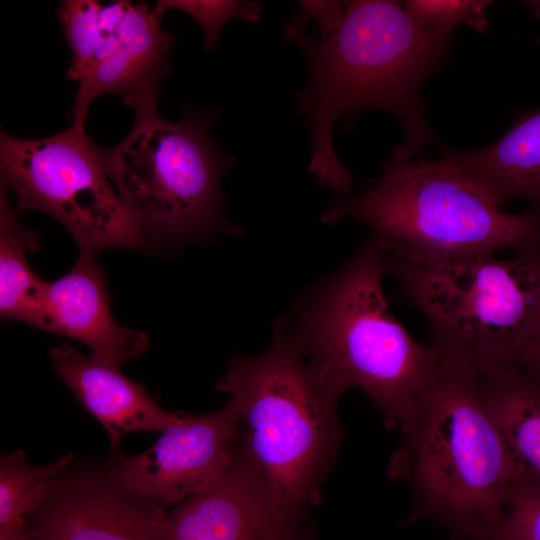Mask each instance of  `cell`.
<instances>
[{
	"label": "cell",
	"instance_id": "obj_1",
	"mask_svg": "<svg viewBox=\"0 0 540 540\" xmlns=\"http://www.w3.org/2000/svg\"><path fill=\"white\" fill-rule=\"evenodd\" d=\"M308 21L300 12L284 29L308 65L309 81L296 101L311 137L308 171L322 187L347 196L353 179L335 152L336 121L364 110L389 113L405 131L401 145L421 157L434 141L422 87L444 63L453 38L421 28L403 4L390 0L346 2L341 24L328 35L309 34Z\"/></svg>",
	"mask_w": 540,
	"mask_h": 540
},
{
	"label": "cell",
	"instance_id": "obj_2",
	"mask_svg": "<svg viewBox=\"0 0 540 540\" xmlns=\"http://www.w3.org/2000/svg\"><path fill=\"white\" fill-rule=\"evenodd\" d=\"M398 427L399 444L386 471L410 487L409 522L434 521L450 540H496L515 476L478 373L442 360Z\"/></svg>",
	"mask_w": 540,
	"mask_h": 540
},
{
	"label": "cell",
	"instance_id": "obj_3",
	"mask_svg": "<svg viewBox=\"0 0 540 540\" xmlns=\"http://www.w3.org/2000/svg\"><path fill=\"white\" fill-rule=\"evenodd\" d=\"M482 180L439 156L411 155L402 145L380 177L358 196L340 198L320 216L365 224L388 260L433 263L540 245V212L508 214Z\"/></svg>",
	"mask_w": 540,
	"mask_h": 540
},
{
	"label": "cell",
	"instance_id": "obj_4",
	"mask_svg": "<svg viewBox=\"0 0 540 540\" xmlns=\"http://www.w3.org/2000/svg\"><path fill=\"white\" fill-rule=\"evenodd\" d=\"M383 247L369 235L287 325L321 381L340 397L357 387L394 429L435 380L441 357L412 338L383 292Z\"/></svg>",
	"mask_w": 540,
	"mask_h": 540
},
{
	"label": "cell",
	"instance_id": "obj_5",
	"mask_svg": "<svg viewBox=\"0 0 540 540\" xmlns=\"http://www.w3.org/2000/svg\"><path fill=\"white\" fill-rule=\"evenodd\" d=\"M216 389L229 394L248 452L274 500L308 513L343 440L339 397L321 381L284 318L270 347L234 356Z\"/></svg>",
	"mask_w": 540,
	"mask_h": 540
},
{
	"label": "cell",
	"instance_id": "obj_6",
	"mask_svg": "<svg viewBox=\"0 0 540 540\" xmlns=\"http://www.w3.org/2000/svg\"><path fill=\"white\" fill-rule=\"evenodd\" d=\"M400 298L424 317L441 359L478 374L517 368L540 334V246L511 258L388 260Z\"/></svg>",
	"mask_w": 540,
	"mask_h": 540
},
{
	"label": "cell",
	"instance_id": "obj_7",
	"mask_svg": "<svg viewBox=\"0 0 540 540\" xmlns=\"http://www.w3.org/2000/svg\"><path fill=\"white\" fill-rule=\"evenodd\" d=\"M218 111L188 107L177 122L158 113L135 117L122 142L100 147L119 198L147 238L182 240L223 228L240 232L224 218L220 183L236 157L210 135Z\"/></svg>",
	"mask_w": 540,
	"mask_h": 540
},
{
	"label": "cell",
	"instance_id": "obj_8",
	"mask_svg": "<svg viewBox=\"0 0 540 540\" xmlns=\"http://www.w3.org/2000/svg\"><path fill=\"white\" fill-rule=\"evenodd\" d=\"M1 186L12 190L15 210H38L60 222L81 253L110 247L142 249L148 238L125 208L98 146L75 125L27 140L0 134Z\"/></svg>",
	"mask_w": 540,
	"mask_h": 540
},
{
	"label": "cell",
	"instance_id": "obj_9",
	"mask_svg": "<svg viewBox=\"0 0 540 540\" xmlns=\"http://www.w3.org/2000/svg\"><path fill=\"white\" fill-rule=\"evenodd\" d=\"M241 430L234 403L228 399L205 414L179 411L146 451L129 456L114 452L110 477L135 495L163 508L207 492L226 476Z\"/></svg>",
	"mask_w": 540,
	"mask_h": 540
},
{
	"label": "cell",
	"instance_id": "obj_10",
	"mask_svg": "<svg viewBox=\"0 0 540 540\" xmlns=\"http://www.w3.org/2000/svg\"><path fill=\"white\" fill-rule=\"evenodd\" d=\"M70 465L26 518L30 540H176L163 507L128 491L106 469Z\"/></svg>",
	"mask_w": 540,
	"mask_h": 540
},
{
	"label": "cell",
	"instance_id": "obj_11",
	"mask_svg": "<svg viewBox=\"0 0 540 540\" xmlns=\"http://www.w3.org/2000/svg\"><path fill=\"white\" fill-rule=\"evenodd\" d=\"M307 514L274 500L241 429L224 479L176 505L168 517L176 540H309Z\"/></svg>",
	"mask_w": 540,
	"mask_h": 540
},
{
	"label": "cell",
	"instance_id": "obj_12",
	"mask_svg": "<svg viewBox=\"0 0 540 540\" xmlns=\"http://www.w3.org/2000/svg\"><path fill=\"white\" fill-rule=\"evenodd\" d=\"M163 12L132 4L116 30L78 79L73 125L85 129L91 101L120 95L136 117L157 113L161 81L172 73L169 52L176 36L161 28Z\"/></svg>",
	"mask_w": 540,
	"mask_h": 540
},
{
	"label": "cell",
	"instance_id": "obj_13",
	"mask_svg": "<svg viewBox=\"0 0 540 540\" xmlns=\"http://www.w3.org/2000/svg\"><path fill=\"white\" fill-rule=\"evenodd\" d=\"M46 305L51 333L85 344L96 361L120 368L148 349V336L114 319L105 276L95 255L81 253L74 267L47 283Z\"/></svg>",
	"mask_w": 540,
	"mask_h": 540
},
{
	"label": "cell",
	"instance_id": "obj_14",
	"mask_svg": "<svg viewBox=\"0 0 540 540\" xmlns=\"http://www.w3.org/2000/svg\"><path fill=\"white\" fill-rule=\"evenodd\" d=\"M50 357L57 374L104 427L114 452L123 435L163 432L179 417V411H165L141 383L127 378L120 368L86 357L70 344L52 348Z\"/></svg>",
	"mask_w": 540,
	"mask_h": 540
},
{
	"label": "cell",
	"instance_id": "obj_15",
	"mask_svg": "<svg viewBox=\"0 0 540 540\" xmlns=\"http://www.w3.org/2000/svg\"><path fill=\"white\" fill-rule=\"evenodd\" d=\"M440 156L475 175L503 201L519 198L540 212V109L519 115L502 137L486 147L442 148Z\"/></svg>",
	"mask_w": 540,
	"mask_h": 540
},
{
	"label": "cell",
	"instance_id": "obj_16",
	"mask_svg": "<svg viewBox=\"0 0 540 540\" xmlns=\"http://www.w3.org/2000/svg\"><path fill=\"white\" fill-rule=\"evenodd\" d=\"M516 486L540 487V388L517 368L478 374Z\"/></svg>",
	"mask_w": 540,
	"mask_h": 540
},
{
	"label": "cell",
	"instance_id": "obj_17",
	"mask_svg": "<svg viewBox=\"0 0 540 540\" xmlns=\"http://www.w3.org/2000/svg\"><path fill=\"white\" fill-rule=\"evenodd\" d=\"M17 211L7 199L6 189L0 193V313L52 331L46 305L47 282L39 279L28 263V253L39 245L38 234L25 227Z\"/></svg>",
	"mask_w": 540,
	"mask_h": 540
},
{
	"label": "cell",
	"instance_id": "obj_18",
	"mask_svg": "<svg viewBox=\"0 0 540 540\" xmlns=\"http://www.w3.org/2000/svg\"><path fill=\"white\" fill-rule=\"evenodd\" d=\"M72 459V454H66L45 465H32L20 449L2 455L0 533L26 528V518L44 501L52 483Z\"/></svg>",
	"mask_w": 540,
	"mask_h": 540
},
{
	"label": "cell",
	"instance_id": "obj_19",
	"mask_svg": "<svg viewBox=\"0 0 540 540\" xmlns=\"http://www.w3.org/2000/svg\"><path fill=\"white\" fill-rule=\"evenodd\" d=\"M102 4L94 0H64L57 15L72 58L67 78L78 81L99 49L112 34L102 25Z\"/></svg>",
	"mask_w": 540,
	"mask_h": 540
},
{
	"label": "cell",
	"instance_id": "obj_20",
	"mask_svg": "<svg viewBox=\"0 0 540 540\" xmlns=\"http://www.w3.org/2000/svg\"><path fill=\"white\" fill-rule=\"evenodd\" d=\"M489 0H407L403 7L421 28L440 35H452L460 25L466 24L478 33L488 29Z\"/></svg>",
	"mask_w": 540,
	"mask_h": 540
},
{
	"label": "cell",
	"instance_id": "obj_21",
	"mask_svg": "<svg viewBox=\"0 0 540 540\" xmlns=\"http://www.w3.org/2000/svg\"><path fill=\"white\" fill-rule=\"evenodd\" d=\"M163 13L179 9L192 16L200 25L207 51L214 49L224 25L231 19L250 23L260 21L262 4L252 1L160 0L155 5Z\"/></svg>",
	"mask_w": 540,
	"mask_h": 540
},
{
	"label": "cell",
	"instance_id": "obj_22",
	"mask_svg": "<svg viewBox=\"0 0 540 540\" xmlns=\"http://www.w3.org/2000/svg\"><path fill=\"white\" fill-rule=\"evenodd\" d=\"M496 540H540V487L514 488Z\"/></svg>",
	"mask_w": 540,
	"mask_h": 540
},
{
	"label": "cell",
	"instance_id": "obj_23",
	"mask_svg": "<svg viewBox=\"0 0 540 540\" xmlns=\"http://www.w3.org/2000/svg\"><path fill=\"white\" fill-rule=\"evenodd\" d=\"M301 13L313 20L318 28L319 35L324 36L335 31L342 22L346 2L343 1H299Z\"/></svg>",
	"mask_w": 540,
	"mask_h": 540
},
{
	"label": "cell",
	"instance_id": "obj_24",
	"mask_svg": "<svg viewBox=\"0 0 540 540\" xmlns=\"http://www.w3.org/2000/svg\"><path fill=\"white\" fill-rule=\"evenodd\" d=\"M517 369L540 388V334L523 352Z\"/></svg>",
	"mask_w": 540,
	"mask_h": 540
},
{
	"label": "cell",
	"instance_id": "obj_25",
	"mask_svg": "<svg viewBox=\"0 0 540 540\" xmlns=\"http://www.w3.org/2000/svg\"><path fill=\"white\" fill-rule=\"evenodd\" d=\"M0 540H30L25 529L14 531V532H6V533H0Z\"/></svg>",
	"mask_w": 540,
	"mask_h": 540
},
{
	"label": "cell",
	"instance_id": "obj_26",
	"mask_svg": "<svg viewBox=\"0 0 540 540\" xmlns=\"http://www.w3.org/2000/svg\"><path fill=\"white\" fill-rule=\"evenodd\" d=\"M526 5L531 9L533 14L540 18V0H531L525 1ZM537 44L540 46V38L536 40Z\"/></svg>",
	"mask_w": 540,
	"mask_h": 540
}]
</instances>
